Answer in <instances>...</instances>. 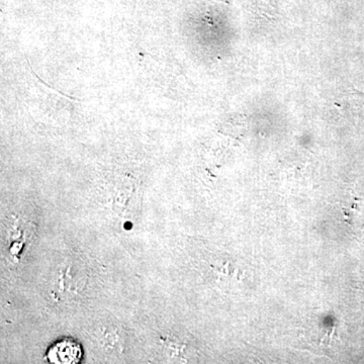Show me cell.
<instances>
[{
	"instance_id": "6da1fadb",
	"label": "cell",
	"mask_w": 364,
	"mask_h": 364,
	"mask_svg": "<svg viewBox=\"0 0 364 364\" xmlns=\"http://www.w3.org/2000/svg\"><path fill=\"white\" fill-rule=\"evenodd\" d=\"M82 358V348L78 342L70 338L59 340L52 345L46 359L54 364H76Z\"/></svg>"
}]
</instances>
